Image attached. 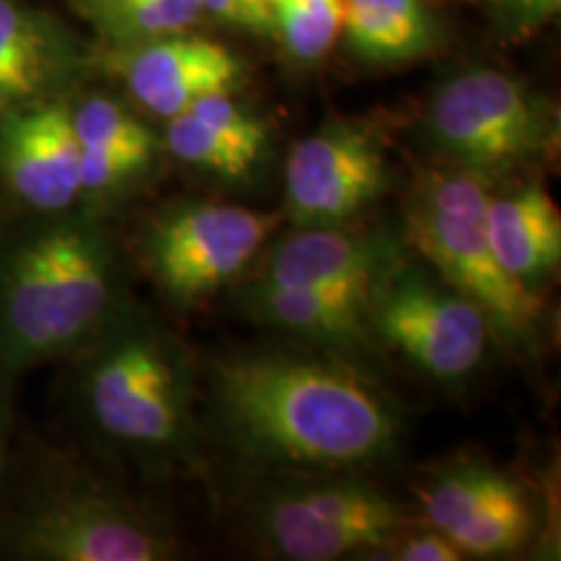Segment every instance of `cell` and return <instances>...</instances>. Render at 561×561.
<instances>
[{"mask_svg":"<svg viewBox=\"0 0 561 561\" xmlns=\"http://www.w3.org/2000/svg\"><path fill=\"white\" fill-rule=\"evenodd\" d=\"M486 237L502 268L530 291L561 263V214L538 182L489 193Z\"/></svg>","mask_w":561,"mask_h":561,"instance_id":"ac0fdd59","label":"cell"},{"mask_svg":"<svg viewBox=\"0 0 561 561\" xmlns=\"http://www.w3.org/2000/svg\"><path fill=\"white\" fill-rule=\"evenodd\" d=\"M161 140L182 164L224 180H242L265 159L271 133L263 117L231 94H214L170 117Z\"/></svg>","mask_w":561,"mask_h":561,"instance_id":"e0dca14e","label":"cell"},{"mask_svg":"<svg viewBox=\"0 0 561 561\" xmlns=\"http://www.w3.org/2000/svg\"><path fill=\"white\" fill-rule=\"evenodd\" d=\"M561 0H486L496 34L504 39H525L557 16Z\"/></svg>","mask_w":561,"mask_h":561,"instance_id":"603a6c76","label":"cell"},{"mask_svg":"<svg viewBox=\"0 0 561 561\" xmlns=\"http://www.w3.org/2000/svg\"><path fill=\"white\" fill-rule=\"evenodd\" d=\"M341 34L359 60L396 66L430 55L439 26L424 0H346Z\"/></svg>","mask_w":561,"mask_h":561,"instance_id":"ffe728a7","label":"cell"},{"mask_svg":"<svg viewBox=\"0 0 561 561\" xmlns=\"http://www.w3.org/2000/svg\"><path fill=\"white\" fill-rule=\"evenodd\" d=\"M369 331L437 382H460L481 367L494 331L479 305L437 273L398 261L371 289Z\"/></svg>","mask_w":561,"mask_h":561,"instance_id":"9c48e42d","label":"cell"},{"mask_svg":"<svg viewBox=\"0 0 561 561\" xmlns=\"http://www.w3.org/2000/svg\"><path fill=\"white\" fill-rule=\"evenodd\" d=\"M390 185L380 140L359 123L331 121L291 146L286 208L294 227L348 224Z\"/></svg>","mask_w":561,"mask_h":561,"instance_id":"8fae6325","label":"cell"},{"mask_svg":"<svg viewBox=\"0 0 561 561\" xmlns=\"http://www.w3.org/2000/svg\"><path fill=\"white\" fill-rule=\"evenodd\" d=\"M280 221L273 210L174 203L146 224L140 263L170 305H201L255 263Z\"/></svg>","mask_w":561,"mask_h":561,"instance_id":"ba28073f","label":"cell"},{"mask_svg":"<svg viewBox=\"0 0 561 561\" xmlns=\"http://www.w3.org/2000/svg\"><path fill=\"white\" fill-rule=\"evenodd\" d=\"M369 299L371 291L362 289L278 286L257 278L240 297L242 310L261 325L333 346H356L367 339Z\"/></svg>","mask_w":561,"mask_h":561,"instance_id":"d6986e66","label":"cell"},{"mask_svg":"<svg viewBox=\"0 0 561 561\" xmlns=\"http://www.w3.org/2000/svg\"><path fill=\"white\" fill-rule=\"evenodd\" d=\"M68 104L79 144L83 206L112 198L151 170L159 138L136 112L107 94H70Z\"/></svg>","mask_w":561,"mask_h":561,"instance_id":"2e32d148","label":"cell"},{"mask_svg":"<svg viewBox=\"0 0 561 561\" xmlns=\"http://www.w3.org/2000/svg\"><path fill=\"white\" fill-rule=\"evenodd\" d=\"M201 3L203 11L224 24L257 34V37H273L265 0H201Z\"/></svg>","mask_w":561,"mask_h":561,"instance_id":"d4e9b609","label":"cell"},{"mask_svg":"<svg viewBox=\"0 0 561 561\" xmlns=\"http://www.w3.org/2000/svg\"><path fill=\"white\" fill-rule=\"evenodd\" d=\"M388 559H398V561H460L468 559L458 546H455L445 533H439L437 528H426V530H411L405 528L398 541L385 551ZM382 557V559H385Z\"/></svg>","mask_w":561,"mask_h":561,"instance_id":"cb8c5ba5","label":"cell"},{"mask_svg":"<svg viewBox=\"0 0 561 561\" xmlns=\"http://www.w3.org/2000/svg\"><path fill=\"white\" fill-rule=\"evenodd\" d=\"M208 416L240 458L301 471H351L396 450V403L325 354L231 351L208 364Z\"/></svg>","mask_w":561,"mask_h":561,"instance_id":"6da1fadb","label":"cell"},{"mask_svg":"<svg viewBox=\"0 0 561 561\" xmlns=\"http://www.w3.org/2000/svg\"><path fill=\"white\" fill-rule=\"evenodd\" d=\"M426 138L453 170L502 178L551 151L557 112L549 100L496 68H466L434 91Z\"/></svg>","mask_w":561,"mask_h":561,"instance_id":"8992f818","label":"cell"},{"mask_svg":"<svg viewBox=\"0 0 561 561\" xmlns=\"http://www.w3.org/2000/svg\"><path fill=\"white\" fill-rule=\"evenodd\" d=\"M107 47H133L187 32L203 13L201 0H70Z\"/></svg>","mask_w":561,"mask_h":561,"instance_id":"44dd1931","label":"cell"},{"mask_svg":"<svg viewBox=\"0 0 561 561\" xmlns=\"http://www.w3.org/2000/svg\"><path fill=\"white\" fill-rule=\"evenodd\" d=\"M271 30L299 62L325 58L341 37L346 0H265Z\"/></svg>","mask_w":561,"mask_h":561,"instance_id":"7402d4cb","label":"cell"},{"mask_svg":"<svg viewBox=\"0 0 561 561\" xmlns=\"http://www.w3.org/2000/svg\"><path fill=\"white\" fill-rule=\"evenodd\" d=\"M104 66L121 76L133 102L151 115H180L214 94H231L244 66L221 42L180 32L133 47H110Z\"/></svg>","mask_w":561,"mask_h":561,"instance_id":"4fadbf2b","label":"cell"},{"mask_svg":"<svg viewBox=\"0 0 561 561\" xmlns=\"http://www.w3.org/2000/svg\"><path fill=\"white\" fill-rule=\"evenodd\" d=\"M398 261L390 231L346 224L297 227L273 244L255 278L278 286L371 291Z\"/></svg>","mask_w":561,"mask_h":561,"instance_id":"9a60e30c","label":"cell"},{"mask_svg":"<svg viewBox=\"0 0 561 561\" xmlns=\"http://www.w3.org/2000/svg\"><path fill=\"white\" fill-rule=\"evenodd\" d=\"M68 359L76 409L96 439L151 462H178L191 453L193 362L157 320L123 301Z\"/></svg>","mask_w":561,"mask_h":561,"instance_id":"3957f363","label":"cell"},{"mask_svg":"<svg viewBox=\"0 0 561 561\" xmlns=\"http://www.w3.org/2000/svg\"><path fill=\"white\" fill-rule=\"evenodd\" d=\"M405 528L409 512L396 496L346 471L280 483L252 510L263 549L289 561L385 557Z\"/></svg>","mask_w":561,"mask_h":561,"instance_id":"52a82bcc","label":"cell"},{"mask_svg":"<svg viewBox=\"0 0 561 561\" xmlns=\"http://www.w3.org/2000/svg\"><path fill=\"white\" fill-rule=\"evenodd\" d=\"M89 62L81 39L58 16L24 0H0V121L70 96Z\"/></svg>","mask_w":561,"mask_h":561,"instance_id":"5bb4252c","label":"cell"},{"mask_svg":"<svg viewBox=\"0 0 561 561\" xmlns=\"http://www.w3.org/2000/svg\"><path fill=\"white\" fill-rule=\"evenodd\" d=\"M11 426H13V409H11L9 382H0V494H3V483L11 466Z\"/></svg>","mask_w":561,"mask_h":561,"instance_id":"484cf974","label":"cell"},{"mask_svg":"<svg viewBox=\"0 0 561 561\" xmlns=\"http://www.w3.org/2000/svg\"><path fill=\"white\" fill-rule=\"evenodd\" d=\"M121 255L91 206L0 234V382L68 359L123 305Z\"/></svg>","mask_w":561,"mask_h":561,"instance_id":"7a4b0ae2","label":"cell"},{"mask_svg":"<svg viewBox=\"0 0 561 561\" xmlns=\"http://www.w3.org/2000/svg\"><path fill=\"white\" fill-rule=\"evenodd\" d=\"M416 496L426 525L445 533L466 557H510L536 533L528 486L473 455L434 468Z\"/></svg>","mask_w":561,"mask_h":561,"instance_id":"30bf717a","label":"cell"},{"mask_svg":"<svg viewBox=\"0 0 561 561\" xmlns=\"http://www.w3.org/2000/svg\"><path fill=\"white\" fill-rule=\"evenodd\" d=\"M489 191L458 170H430L405 201V242L442 280L489 318L494 339L533 348L541 328V301L496 261L486 237Z\"/></svg>","mask_w":561,"mask_h":561,"instance_id":"5b68a950","label":"cell"},{"mask_svg":"<svg viewBox=\"0 0 561 561\" xmlns=\"http://www.w3.org/2000/svg\"><path fill=\"white\" fill-rule=\"evenodd\" d=\"M68 100L32 104L0 121V187L26 214L83 206Z\"/></svg>","mask_w":561,"mask_h":561,"instance_id":"7c38bea8","label":"cell"},{"mask_svg":"<svg viewBox=\"0 0 561 561\" xmlns=\"http://www.w3.org/2000/svg\"><path fill=\"white\" fill-rule=\"evenodd\" d=\"M0 549L30 561H167L178 541L130 496L66 460L42 458L0 494Z\"/></svg>","mask_w":561,"mask_h":561,"instance_id":"277c9868","label":"cell"}]
</instances>
